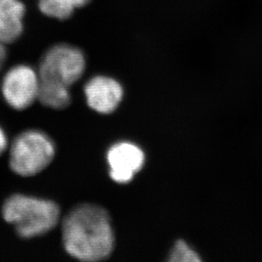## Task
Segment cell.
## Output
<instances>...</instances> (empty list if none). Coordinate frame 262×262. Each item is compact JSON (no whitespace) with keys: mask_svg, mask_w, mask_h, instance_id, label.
Masks as SVG:
<instances>
[{"mask_svg":"<svg viewBox=\"0 0 262 262\" xmlns=\"http://www.w3.org/2000/svg\"><path fill=\"white\" fill-rule=\"evenodd\" d=\"M90 0H39L38 8L48 17L67 20L76 9L84 7Z\"/></svg>","mask_w":262,"mask_h":262,"instance_id":"30bf717a","label":"cell"},{"mask_svg":"<svg viewBox=\"0 0 262 262\" xmlns=\"http://www.w3.org/2000/svg\"><path fill=\"white\" fill-rule=\"evenodd\" d=\"M86 69L83 53L70 45H55L40 61L39 80L59 82L70 87L82 77Z\"/></svg>","mask_w":262,"mask_h":262,"instance_id":"277c9868","label":"cell"},{"mask_svg":"<svg viewBox=\"0 0 262 262\" xmlns=\"http://www.w3.org/2000/svg\"><path fill=\"white\" fill-rule=\"evenodd\" d=\"M3 216L24 238L42 236L56 227L59 209L52 201L23 194L12 195L3 206Z\"/></svg>","mask_w":262,"mask_h":262,"instance_id":"7a4b0ae2","label":"cell"},{"mask_svg":"<svg viewBox=\"0 0 262 262\" xmlns=\"http://www.w3.org/2000/svg\"><path fill=\"white\" fill-rule=\"evenodd\" d=\"M110 176L118 183H127L141 170L144 152L135 144L122 142L114 144L107 153Z\"/></svg>","mask_w":262,"mask_h":262,"instance_id":"8992f818","label":"cell"},{"mask_svg":"<svg viewBox=\"0 0 262 262\" xmlns=\"http://www.w3.org/2000/svg\"><path fill=\"white\" fill-rule=\"evenodd\" d=\"M55 152V146L47 135L35 130L24 132L10 148V168L23 177L37 175L51 163Z\"/></svg>","mask_w":262,"mask_h":262,"instance_id":"3957f363","label":"cell"},{"mask_svg":"<svg viewBox=\"0 0 262 262\" xmlns=\"http://www.w3.org/2000/svg\"><path fill=\"white\" fill-rule=\"evenodd\" d=\"M84 94L91 109L101 114H111L121 103L123 89L117 80L105 76H97L86 83Z\"/></svg>","mask_w":262,"mask_h":262,"instance_id":"52a82bcc","label":"cell"},{"mask_svg":"<svg viewBox=\"0 0 262 262\" xmlns=\"http://www.w3.org/2000/svg\"><path fill=\"white\" fill-rule=\"evenodd\" d=\"M37 99L45 106L51 109L63 110L69 106L72 98L69 87L59 82L39 80Z\"/></svg>","mask_w":262,"mask_h":262,"instance_id":"9c48e42d","label":"cell"},{"mask_svg":"<svg viewBox=\"0 0 262 262\" xmlns=\"http://www.w3.org/2000/svg\"><path fill=\"white\" fill-rule=\"evenodd\" d=\"M62 238L64 250L82 261L105 260L114 250L115 236L109 214L92 204L72 209L63 221Z\"/></svg>","mask_w":262,"mask_h":262,"instance_id":"6da1fadb","label":"cell"},{"mask_svg":"<svg viewBox=\"0 0 262 262\" xmlns=\"http://www.w3.org/2000/svg\"><path fill=\"white\" fill-rule=\"evenodd\" d=\"M25 5L20 0H0V41L12 43L23 32Z\"/></svg>","mask_w":262,"mask_h":262,"instance_id":"ba28073f","label":"cell"},{"mask_svg":"<svg viewBox=\"0 0 262 262\" xmlns=\"http://www.w3.org/2000/svg\"><path fill=\"white\" fill-rule=\"evenodd\" d=\"M7 138L5 136V133L0 128V156L5 152L7 148Z\"/></svg>","mask_w":262,"mask_h":262,"instance_id":"4fadbf2b","label":"cell"},{"mask_svg":"<svg viewBox=\"0 0 262 262\" xmlns=\"http://www.w3.org/2000/svg\"><path fill=\"white\" fill-rule=\"evenodd\" d=\"M39 77L32 67L18 64L5 74L2 82V94L14 109L21 111L37 99Z\"/></svg>","mask_w":262,"mask_h":262,"instance_id":"5b68a950","label":"cell"},{"mask_svg":"<svg viewBox=\"0 0 262 262\" xmlns=\"http://www.w3.org/2000/svg\"><path fill=\"white\" fill-rule=\"evenodd\" d=\"M169 260L175 262H198L201 260L197 253L191 250L184 241L180 240L176 244Z\"/></svg>","mask_w":262,"mask_h":262,"instance_id":"8fae6325","label":"cell"},{"mask_svg":"<svg viewBox=\"0 0 262 262\" xmlns=\"http://www.w3.org/2000/svg\"><path fill=\"white\" fill-rule=\"evenodd\" d=\"M6 58H7V50L5 48V45L0 41V70L4 67Z\"/></svg>","mask_w":262,"mask_h":262,"instance_id":"7c38bea8","label":"cell"}]
</instances>
